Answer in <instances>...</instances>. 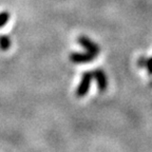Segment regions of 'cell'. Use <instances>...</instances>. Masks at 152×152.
<instances>
[{"instance_id": "6da1fadb", "label": "cell", "mask_w": 152, "mask_h": 152, "mask_svg": "<svg viewBox=\"0 0 152 152\" xmlns=\"http://www.w3.org/2000/svg\"><path fill=\"white\" fill-rule=\"evenodd\" d=\"M92 73L91 72H86L83 74V77H81L80 83H79L78 88L76 90V96L77 97H83L87 95L89 89H90L91 81H92Z\"/></svg>"}, {"instance_id": "7a4b0ae2", "label": "cell", "mask_w": 152, "mask_h": 152, "mask_svg": "<svg viewBox=\"0 0 152 152\" xmlns=\"http://www.w3.org/2000/svg\"><path fill=\"white\" fill-rule=\"evenodd\" d=\"M77 41H78V43L81 45V47L85 49L86 51L88 53H90V54L94 55L95 57L97 56L98 54H99V47H98V45H96V43L94 42V41H92L89 37H87V36H79L78 39H77Z\"/></svg>"}, {"instance_id": "3957f363", "label": "cell", "mask_w": 152, "mask_h": 152, "mask_svg": "<svg viewBox=\"0 0 152 152\" xmlns=\"http://www.w3.org/2000/svg\"><path fill=\"white\" fill-rule=\"evenodd\" d=\"M92 73V77L93 79L96 80L97 83V87H98V90L104 92L106 91L108 87V79H107V75L102 71V69H95L94 71L91 72Z\"/></svg>"}, {"instance_id": "277c9868", "label": "cell", "mask_w": 152, "mask_h": 152, "mask_svg": "<svg viewBox=\"0 0 152 152\" xmlns=\"http://www.w3.org/2000/svg\"><path fill=\"white\" fill-rule=\"evenodd\" d=\"M95 56L90 53L86 52V53H78V52H74L70 54V59L74 64H86V62H90L92 60H94Z\"/></svg>"}, {"instance_id": "5b68a950", "label": "cell", "mask_w": 152, "mask_h": 152, "mask_svg": "<svg viewBox=\"0 0 152 152\" xmlns=\"http://www.w3.org/2000/svg\"><path fill=\"white\" fill-rule=\"evenodd\" d=\"M11 48V38L7 35L0 36V49L2 51H7Z\"/></svg>"}, {"instance_id": "8992f818", "label": "cell", "mask_w": 152, "mask_h": 152, "mask_svg": "<svg viewBox=\"0 0 152 152\" xmlns=\"http://www.w3.org/2000/svg\"><path fill=\"white\" fill-rule=\"evenodd\" d=\"M10 18H11V15L7 11H3V12L0 13V28H3L9 22Z\"/></svg>"}, {"instance_id": "52a82bcc", "label": "cell", "mask_w": 152, "mask_h": 152, "mask_svg": "<svg viewBox=\"0 0 152 152\" xmlns=\"http://www.w3.org/2000/svg\"><path fill=\"white\" fill-rule=\"evenodd\" d=\"M146 69L148 71L149 75H152V57L147 58V64H146Z\"/></svg>"}, {"instance_id": "ba28073f", "label": "cell", "mask_w": 152, "mask_h": 152, "mask_svg": "<svg viewBox=\"0 0 152 152\" xmlns=\"http://www.w3.org/2000/svg\"><path fill=\"white\" fill-rule=\"evenodd\" d=\"M146 64H147V58L146 57H140L137 61V66L140 68H146Z\"/></svg>"}, {"instance_id": "9c48e42d", "label": "cell", "mask_w": 152, "mask_h": 152, "mask_svg": "<svg viewBox=\"0 0 152 152\" xmlns=\"http://www.w3.org/2000/svg\"><path fill=\"white\" fill-rule=\"evenodd\" d=\"M151 86H152V83H151Z\"/></svg>"}]
</instances>
